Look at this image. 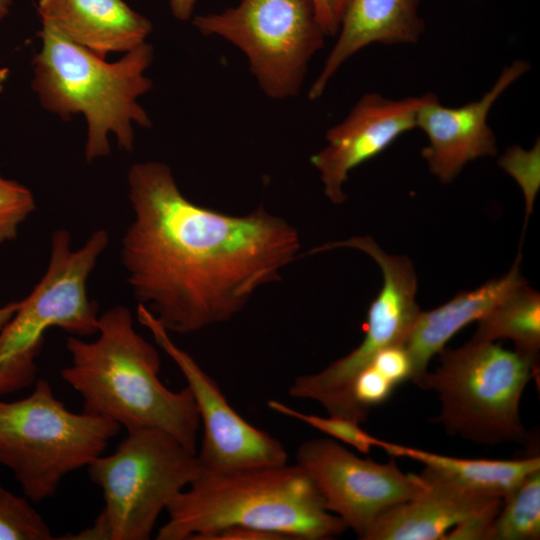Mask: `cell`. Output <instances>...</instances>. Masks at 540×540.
I'll return each instance as SVG.
<instances>
[{"mask_svg":"<svg viewBox=\"0 0 540 540\" xmlns=\"http://www.w3.org/2000/svg\"><path fill=\"white\" fill-rule=\"evenodd\" d=\"M134 218L121 262L134 297L168 331L189 334L231 320L299 256L297 230L263 205L227 215L188 200L158 161L128 172Z\"/></svg>","mask_w":540,"mask_h":540,"instance_id":"1","label":"cell"},{"mask_svg":"<svg viewBox=\"0 0 540 540\" xmlns=\"http://www.w3.org/2000/svg\"><path fill=\"white\" fill-rule=\"evenodd\" d=\"M98 337L69 336L71 355L61 378L83 399V411L105 417L127 431H165L197 453L200 416L191 391L168 389L159 379L158 350L134 328L125 306L99 315Z\"/></svg>","mask_w":540,"mask_h":540,"instance_id":"2","label":"cell"},{"mask_svg":"<svg viewBox=\"0 0 540 540\" xmlns=\"http://www.w3.org/2000/svg\"><path fill=\"white\" fill-rule=\"evenodd\" d=\"M157 540H201L218 529L242 525L324 540L348 527L329 512L308 475L288 463L224 471L201 469L167 506Z\"/></svg>","mask_w":540,"mask_h":540,"instance_id":"3","label":"cell"},{"mask_svg":"<svg viewBox=\"0 0 540 540\" xmlns=\"http://www.w3.org/2000/svg\"><path fill=\"white\" fill-rule=\"evenodd\" d=\"M37 35L41 48L32 60V89L41 106L62 119L85 116L86 161L110 154V133L123 150L133 151V124L152 125L137 102L153 86L145 74L154 58L152 45L144 42L110 63L48 26Z\"/></svg>","mask_w":540,"mask_h":540,"instance_id":"4","label":"cell"},{"mask_svg":"<svg viewBox=\"0 0 540 540\" xmlns=\"http://www.w3.org/2000/svg\"><path fill=\"white\" fill-rule=\"evenodd\" d=\"M437 355L439 365L427 371L419 387L437 393L438 421L448 434L482 445L527 441L520 400L538 363L474 339Z\"/></svg>","mask_w":540,"mask_h":540,"instance_id":"5","label":"cell"},{"mask_svg":"<svg viewBox=\"0 0 540 540\" xmlns=\"http://www.w3.org/2000/svg\"><path fill=\"white\" fill-rule=\"evenodd\" d=\"M201 469L197 453L169 433L127 431L112 454L88 464L89 478L102 490L105 504L91 527L68 539H149L161 512Z\"/></svg>","mask_w":540,"mask_h":540,"instance_id":"6","label":"cell"},{"mask_svg":"<svg viewBox=\"0 0 540 540\" xmlns=\"http://www.w3.org/2000/svg\"><path fill=\"white\" fill-rule=\"evenodd\" d=\"M108 242V233L98 229L73 250L68 230L53 232L44 275L0 329V396L36 382V360L49 329L78 337L97 334L99 308L88 296L87 281Z\"/></svg>","mask_w":540,"mask_h":540,"instance_id":"7","label":"cell"},{"mask_svg":"<svg viewBox=\"0 0 540 540\" xmlns=\"http://www.w3.org/2000/svg\"><path fill=\"white\" fill-rule=\"evenodd\" d=\"M120 429L105 417L68 410L39 379L25 398L0 400V465L12 471L25 497L41 502L67 474L101 455Z\"/></svg>","mask_w":540,"mask_h":540,"instance_id":"8","label":"cell"},{"mask_svg":"<svg viewBox=\"0 0 540 540\" xmlns=\"http://www.w3.org/2000/svg\"><path fill=\"white\" fill-rule=\"evenodd\" d=\"M192 24L202 35L237 47L261 91L274 100L299 95L309 63L328 36L313 0H240L195 16Z\"/></svg>","mask_w":540,"mask_h":540,"instance_id":"9","label":"cell"},{"mask_svg":"<svg viewBox=\"0 0 540 540\" xmlns=\"http://www.w3.org/2000/svg\"><path fill=\"white\" fill-rule=\"evenodd\" d=\"M335 248H353L369 255L381 269L383 285L369 307L365 336L360 345L323 370L298 376L288 393L293 398L319 403L329 415L361 425L368 417L353 399L354 380L380 351L403 345L420 312L416 302L417 277L406 256L386 253L370 237L331 242L315 247L314 251L319 253Z\"/></svg>","mask_w":540,"mask_h":540,"instance_id":"10","label":"cell"},{"mask_svg":"<svg viewBox=\"0 0 540 540\" xmlns=\"http://www.w3.org/2000/svg\"><path fill=\"white\" fill-rule=\"evenodd\" d=\"M296 464L314 483L325 508L359 539L383 511L424 489L422 477L402 472L394 459L377 463L360 458L331 438L302 443Z\"/></svg>","mask_w":540,"mask_h":540,"instance_id":"11","label":"cell"},{"mask_svg":"<svg viewBox=\"0 0 540 540\" xmlns=\"http://www.w3.org/2000/svg\"><path fill=\"white\" fill-rule=\"evenodd\" d=\"M137 318L187 381L203 425L201 448L197 451L202 469L224 471L287 463L288 454L284 446L242 418L229 404L216 381L190 354L173 342L169 332L139 303Z\"/></svg>","mask_w":540,"mask_h":540,"instance_id":"12","label":"cell"},{"mask_svg":"<svg viewBox=\"0 0 540 540\" xmlns=\"http://www.w3.org/2000/svg\"><path fill=\"white\" fill-rule=\"evenodd\" d=\"M431 95L390 99L376 92L365 93L341 122L327 130L326 145L310 161L332 203L342 204L347 199L344 185L353 169L416 128L417 112Z\"/></svg>","mask_w":540,"mask_h":540,"instance_id":"13","label":"cell"},{"mask_svg":"<svg viewBox=\"0 0 540 540\" xmlns=\"http://www.w3.org/2000/svg\"><path fill=\"white\" fill-rule=\"evenodd\" d=\"M529 70L527 60L516 59L502 68L481 98L460 107H446L432 93L419 108L416 128L428 139L421 154L441 183H451L469 162L497 154V138L488 115L500 96Z\"/></svg>","mask_w":540,"mask_h":540,"instance_id":"14","label":"cell"},{"mask_svg":"<svg viewBox=\"0 0 540 540\" xmlns=\"http://www.w3.org/2000/svg\"><path fill=\"white\" fill-rule=\"evenodd\" d=\"M419 475L424 489L383 511L362 540H443L458 524L502 506V498L470 492L426 467Z\"/></svg>","mask_w":540,"mask_h":540,"instance_id":"15","label":"cell"},{"mask_svg":"<svg viewBox=\"0 0 540 540\" xmlns=\"http://www.w3.org/2000/svg\"><path fill=\"white\" fill-rule=\"evenodd\" d=\"M420 1L347 0L338 37L308 91L309 99H319L340 67L363 48L374 43L417 44L425 30Z\"/></svg>","mask_w":540,"mask_h":540,"instance_id":"16","label":"cell"},{"mask_svg":"<svg viewBox=\"0 0 540 540\" xmlns=\"http://www.w3.org/2000/svg\"><path fill=\"white\" fill-rule=\"evenodd\" d=\"M37 11L42 25L103 58L136 48L153 29L123 0H38Z\"/></svg>","mask_w":540,"mask_h":540,"instance_id":"17","label":"cell"},{"mask_svg":"<svg viewBox=\"0 0 540 540\" xmlns=\"http://www.w3.org/2000/svg\"><path fill=\"white\" fill-rule=\"evenodd\" d=\"M521 253L504 276L458 293L441 306L418 313L403 343L411 362L410 380L420 386L431 358L462 328L478 321L517 287L527 283L521 274Z\"/></svg>","mask_w":540,"mask_h":540,"instance_id":"18","label":"cell"},{"mask_svg":"<svg viewBox=\"0 0 540 540\" xmlns=\"http://www.w3.org/2000/svg\"><path fill=\"white\" fill-rule=\"evenodd\" d=\"M377 447L393 456L422 463L460 487L487 497L504 498L522 479L540 470V457L513 460L456 458L378 440Z\"/></svg>","mask_w":540,"mask_h":540,"instance_id":"19","label":"cell"},{"mask_svg":"<svg viewBox=\"0 0 540 540\" xmlns=\"http://www.w3.org/2000/svg\"><path fill=\"white\" fill-rule=\"evenodd\" d=\"M474 340L509 339L515 351L538 363L540 350V294L528 286L517 287L478 320Z\"/></svg>","mask_w":540,"mask_h":540,"instance_id":"20","label":"cell"},{"mask_svg":"<svg viewBox=\"0 0 540 540\" xmlns=\"http://www.w3.org/2000/svg\"><path fill=\"white\" fill-rule=\"evenodd\" d=\"M540 538V470L522 479L503 499L484 540Z\"/></svg>","mask_w":540,"mask_h":540,"instance_id":"21","label":"cell"},{"mask_svg":"<svg viewBox=\"0 0 540 540\" xmlns=\"http://www.w3.org/2000/svg\"><path fill=\"white\" fill-rule=\"evenodd\" d=\"M50 527L30 504L0 485V540H52Z\"/></svg>","mask_w":540,"mask_h":540,"instance_id":"22","label":"cell"},{"mask_svg":"<svg viewBox=\"0 0 540 540\" xmlns=\"http://www.w3.org/2000/svg\"><path fill=\"white\" fill-rule=\"evenodd\" d=\"M267 404L271 410L304 422L329 435L332 439L354 447L361 453L368 454L373 446H377L379 439L365 432L360 424L350 419L332 415L321 417L307 414L277 400H269Z\"/></svg>","mask_w":540,"mask_h":540,"instance_id":"23","label":"cell"},{"mask_svg":"<svg viewBox=\"0 0 540 540\" xmlns=\"http://www.w3.org/2000/svg\"><path fill=\"white\" fill-rule=\"evenodd\" d=\"M498 165L519 185L525 198L526 220L531 214L540 188V141L526 150L519 145L508 147Z\"/></svg>","mask_w":540,"mask_h":540,"instance_id":"24","label":"cell"},{"mask_svg":"<svg viewBox=\"0 0 540 540\" xmlns=\"http://www.w3.org/2000/svg\"><path fill=\"white\" fill-rule=\"evenodd\" d=\"M35 209L30 189L0 174V245L17 237L20 225Z\"/></svg>","mask_w":540,"mask_h":540,"instance_id":"25","label":"cell"},{"mask_svg":"<svg viewBox=\"0 0 540 540\" xmlns=\"http://www.w3.org/2000/svg\"><path fill=\"white\" fill-rule=\"evenodd\" d=\"M395 387L391 380L369 365L355 378L352 395L357 407L368 417L370 409L386 401Z\"/></svg>","mask_w":540,"mask_h":540,"instance_id":"26","label":"cell"},{"mask_svg":"<svg viewBox=\"0 0 540 540\" xmlns=\"http://www.w3.org/2000/svg\"><path fill=\"white\" fill-rule=\"evenodd\" d=\"M396 386L410 380L411 362L403 345H394L380 351L371 364Z\"/></svg>","mask_w":540,"mask_h":540,"instance_id":"27","label":"cell"},{"mask_svg":"<svg viewBox=\"0 0 540 540\" xmlns=\"http://www.w3.org/2000/svg\"><path fill=\"white\" fill-rule=\"evenodd\" d=\"M201 540H289L285 535L258 528L233 525L204 535Z\"/></svg>","mask_w":540,"mask_h":540,"instance_id":"28","label":"cell"},{"mask_svg":"<svg viewBox=\"0 0 540 540\" xmlns=\"http://www.w3.org/2000/svg\"><path fill=\"white\" fill-rule=\"evenodd\" d=\"M497 513H489L462 522L449 530L443 540H484Z\"/></svg>","mask_w":540,"mask_h":540,"instance_id":"29","label":"cell"},{"mask_svg":"<svg viewBox=\"0 0 540 540\" xmlns=\"http://www.w3.org/2000/svg\"><path fill=\"white\" fill-rule=\"evenodd\" d=\"M320 24L328 36L336 35L338 25L334 20L328 0H313Z\"/></svg>","mask_w":540,"mask_h":540,"instance_id":"30","label":"cell"},{"mask_svg":"<svg viewBox=\"0 0 540 540\" xmlns=\"http://www.w3.org/2000/svg\"><path fill=\"white\" fill-rule=\"evenodd\" d=\"M197 0H169L173 16L179 21L191 18Z\"/></svg>","mask_w":540,"mask_h":540,"instance_id":"31","label":"cell"},{"mask_svg":"<svg viewBox=\"0 0 540 540\" xmlns=\"http://www.w3.org/2000/svg\"><path fill=\"white\" fill-rule=\"evenodd\" d=\"M21 305L20 301H13L0 307V329L11 319Z\"/></svg>","mask_w":540,"mask_h":540,"instance_id":"32","label":"cell"},{"mask_svg":"<svg viewBox=\"0 0 540 540\" xmlns=\"http://www.w3.org/2000/svg\"><path fill=\"white\" fill-rule=\"evenodd\" d=\"M328 1H329V7L331 10L332 16L339 27L340 17L342 15V12L344 10L347 0H328Z\"/></svg>","mask_w":540,"mask_h":540,"instance_id":"33","label":"cell"},{"mask_svg":"<svg viewBox=\"0 0 540 540\" xmlns=\"http://www.w3.org/2000/svg\"><path fill=\"white\" fill-rule=\"evenodd\" d=\"M13 0H0V21H2L10 12Z\"/></svg>","mask_w":540,"mask_h":540,"instance_id":"34","label":"cell"},{"mask_svg":"<svg viewBox=\"0 0 540 540\" xmlns=\"http://www.w3.org/2000/svg\"><path fill=\"white\" fill-rule=\"evenodd\" d=\"M8 77H9V69L0 68V93L4 90Z\"/></svg>","mask_w":540,"mask_h":540,"instance_id":"35","label":"cell"}]
</instances>
